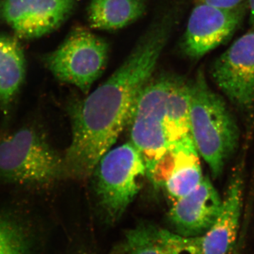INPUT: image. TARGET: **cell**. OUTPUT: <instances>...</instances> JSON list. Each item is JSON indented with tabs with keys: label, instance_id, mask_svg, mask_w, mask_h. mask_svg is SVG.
<instances>
[{
	"label": "cell",
	"instance_id": "obj_8",
	"mask_svg": "<svg viewBox=\"0 0 254 254\" xmlns=\"http://www.w3.org/2000/svg\"><path fill=\"white\" fill-rule=\"evenodd\" d=\"M243 5L225 9L198 2L190 13L182 39V52L192 60L200 59L226 43L242 22Z\"/></svg>",
	"mask_w": 254,
	"mask_h": 254
},
{
	"label": "cell",
	"instance_id": "obj_13",
	"mask_svg": "<svg viewBox=\"0 0 254 254\" xmlns=\"http://www.w3.org/2000/svg\"><path fill=\"white\" fill-rule=\"evenodd\" d=\"M175 145L176 163L164 186L173 201L194 190L204 177L200 167V155L190 133L178 140Z\"/></svg>",
	"mask_w": 254,
	"mask_h": 254
},
{
	"label": "cell",
	"instance_id": "obj_2",
	"mask_svg": "<svg viewBox=\"0 0 254 254\" xmlns=\"http://www.w3.org/2000/svg\"><path fill=\"white\" fill-rule=\"evenodd\" d=\"M190 81L175 74L153 75L137 96L128 126L147 170L190 133Z\"/></svg>",
	"mask_w": 254,
	"mask_h": 254
},
{
	"label": "cell",
	"instance_id": "obj_15",
	"mask_svg": "<svg viewBox=\"0 0 254 254\" xmlns=\"http://www.w3.org/2000/svg\"><path fill=\"white\" fill-rule=\"evenodd\" d=\"M123 250L125 254H173L165 236V230L141 225L127 232Z\"/></svg>",
	"mask_w": 254,
	"mask_h": 254
},
{
	"label": "cell",
	"instance_id": "obj_4",
	"mask_svg": "<svg viewBox=\"0 0 254 254\" xmlns=\"http://www.w3.org/2000/svg\"><path fill=\"white\" fill-rule=\"evenodd\" d=\"M64 177V157L36 127L26 125L0 138V181L45 187Z\"/></svg>",
	"mask_w": 254,
	"mask_h": 254
},
{
	"label": "cell",
	"instance_id": "obj_17",
	"mask_svg": "<svg viewBox=\"0 0 254 254\" xmlns=\"http://www.w3.org/2000/svg\"><path fill=\"white\" fill-rule=\"evenodd\" d=\"M245 0H198V2L225 8V9H233L242 5Z\"/></svg>",
	"mask_w": 254,
	"mask_h": 254
},
{
	"label": "cell",
	"instance_id": "obj_11",
	"mask_svg": "<svg viewBox=\"0 0 254 254\" xmlns=\"http://www.w3.org/2000/svg\"><path fill=\"white\" fill-rule=\"evenodd\" d=\"M243 200V180L232 176L222 198L221 210L213 225L198 236L202 254H228L236 241Z\"/></svg>",
	"mask_w": 254,
	"mask_h": 254
},
{
	"label": "cell",
	"instance_id": "obj_9",
	"mask_svg": "<svg viewBox=\"0 0 254 254\" xmlns=\"http://www.w3.org/2000/svg\"><path fill=\"white\" fill-rule=\"evenodd\" d=\"M78 0H0V18L22 39H36L58 29Z\"/></svg>",
	"mask_w": 254,
	"mask_h": 254
},
{
	"label": "cell",
	"instance_id": "obj_18",
	"mask_svg": "<svg viewBox=\"0 0 254 254\" xmlns=\"http://www.w3.org/2000/svg\"><path fill=\"white\" fill-rule=\"evenodd\" d=\"M250 9V24L254 26V0H249Z\"/></svg>",
	"mask_w": 254,
	"mask_h": 254
},
{
	"label": "cell",
	"instance_id": "obj_6",
	"mask_svg": "<svg viewBox=\"0 0 254 254\" xmlns=\"http://www.w3.org/2000/svg\"><path fill=\"white\" fill-rule=\"evenodd\" d=\"M110 46L86 28L70 32L56 50L45 58L47 68L57 79L88 94L108 64Z\"/></svg>",
	"mask_w": 254,
	"mask_h": 254
},
{
	"label": "cell",
	"instance_id": "obj_7",
	"mask_svg": "<svg viewBox=\"0 0 254 254\" xmlns=\"http://www.w3.org/2000/svg\"><path fill=\"white\" fill-rule=\"evenodd\" d=\"M211 76L229 100L242 110L254 105V26L218 57Z\"/></svg>",
	"mask_w": 254,
	"mask_h": 254
},
{
	"label": "cell",
	"instance_id": "obj_5",
	"mask_svg": "<svg viewBox=\"0 0 254 254\" xmlns=\"http://www.w3.org/2000/svg\"><path fill=\"white\" fill-rule=\"evenodd\" d=\"M95 174V190L108 220L116 221L141 190L146 175L144 160L131 142L108 150L100 159Z\"/></svg>",
	"mask_w": 254,
	"mask_h": 254
},
{
	"label": "cell",
	"instance_id": "obj_10",
	"mask_svg": "<svg viewBox=\"0 0 254 254\" xmlns=\"http://www.w3.org/2000/svg\"><path fill=\"white\" fill-rule=\"evenodd\" d=\"M222 205V198L208 177L189 194L173 202L169 220L176 233L186 237L204 234L216 220Z\"/></svg>",
	"mask_w": 254,
	"mask_h": 254
},
{
	"label": "cell",
	"instance_id": "obj_3",
	"mask_svg": "<svg viewBox=\"0 0 254 254\" xmlns=\"http://www.w3.org/2000/svg\"><path fill=\"white\" fill-rule=\"evenodd\" d=\"M190 119L196 149L217 178L238 146L240 131L225 100L209 87L201 71L190 81Z\"/></svg>",
	"mask_w": 254,
	"mask_h": 254
},
{
	"label": "cell",
	"instance_id": "obj_12",
	"mask_svg": "<svg viewBox=\"0 0 254 254\" xmlns=\"http://www.w3.org/2000/svg\"><path fill=\"white\" fill-rule=\"evenodd\" d=\"M26 76V60L17 37L0 35V110L7 115Z\"/></svg>",
	"mask_w": 254,
	"mask_h": 254
},
{
	"label": "cell",
	"instance_id": "obj_16",
	"mask_svg": "<svg viewBox=\"0 0 254 254\" xmlns=\"http://www.w3.org/2000/svg\"><path fill=\"white\" fill-rule=\"evenodd\" d=\"M28 237L21 222L0 213V254H27Z\"/></svg>",
	"mask_w": 254,
	"mask_h": 254
},
{
	"label": "cell",
	"instance_id": "obj_14",
	"mask_svg": "<svg viewBox=\"0 0 254 254\" xmlns=\"http://www.w3.org/2000/svg\"><path fill=\"white\" fill-rule=\"evenodd\" d=\"M146 8L147 0H91L87 15L91 27L110 31L134 22Z\"/></svg>",
	"mask_w": 254,
	"mask_h": 254
},
{
	"label": "cell",
	"instance_id": "obj_1",
	"mask_svg": "<svg viewBox=\"0 0 254 254\" xmlns=\"http://www.w3.org/2000/svg\"><path fill=\"white\" fill-rule=\"evenodd\" d=\"M174 24L168 15L159 16L108 79L69 108L72 134L64 156L65 177L91 176L128 126L137 96L154 74Z\"/></svg>",
	"mask_w": 254,
	"mask_h": 254
}]
</instances>
